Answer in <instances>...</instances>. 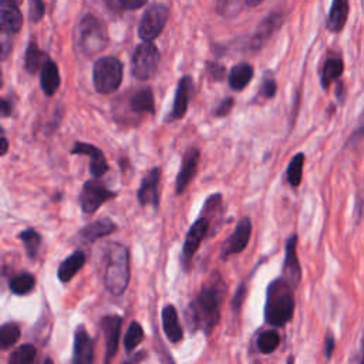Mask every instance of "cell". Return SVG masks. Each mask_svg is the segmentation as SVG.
Segmentation results:
<instances>
[{
    "label": "cell",
    "instance_id": "cell-1",
    "mask_svg": "<svg viewBox=\"0 0 364 364\" xmlns=\"http://www.w3.org/2000/svg\"><path fill=\"white\" fill-rule=\"evenodd\" d=\"M227 293L225 282L215 273L207 285L202 286L198 296L191 302L187 312V321L192 332L202 330L209 334L220 319V305Z\"/></svg>",
    "mask_w": 364,
    "mask_h": 364
},
{
    "label": "cell",
    "instance_id": "cell-2",
    "mask_svg": "<svg viewBox=\"0 0 364 364\" xmlns=\"http://www.w3.org/2000/svg\"><path fill=\"white\" fill-rule=\"evenodd\" d=\"M98 265L106 289L121 296L130 282V255L124 245L117 242H106L98 248Z\"/></svg>",
    "mask_w": 364,
    "mask_h": 364
},
{
    "label": "cell",
    "instance_id": "cell-3",
    "mask_svg": "<svg viewBox=\"0 0 364 364\" xmlns=\"http://www.w3.org/2000/svg\"><path fill=\"white\" fill-rule=\"evenodd\" d=\"M295 288L285 277L271 282L266 292L265 319L268 325L283 328L293 319L295 315Z\"/></svg>",
    "mask_w": 364,
    "mask_h": 364
},
{
    "label": "cell",
    "instance_id": "cell-4",
    "mask_svg": "<svg viewBox=\"0 0 364 364\" xmlns=\"http://www.w3.org/2000/svg\"><path fill=\"white\" fill-rule=\"evenodd\" d=\"M109 43L106 27L94 16H84L76 30V46L86 57H93L103 52Z\"/></svg>",
    "mask_w": 364,
    "mask_h": 364
},
{
    "label": "cell",
    "instance_id": "cell-5",
    "mask_svg": "<svg viewBox=\"0 0 364 364\" xmlns=\"http://www.w3.org/2000/svg\"><path fill=\"white\" fill-rule=\"evenodd\" d=\"M93 83L100 94H111L123 83V63L115 57H101L93 69Z\"/></svg>",
    "mask_w": 364,
    "mask_h": 364
},
{
    "label": "cell",
    "instance_id": "cell-6",
    "mask_svg": "<svg viewBox=\"0 0 364 364\" xmlns=\"http://www.w3.org/2000/svg\"><path fill=\"white\" fill-rule=\"evenodd\" d=\"M158 66L159 52L154 43L144 42L135 49L131 62V73L137 80L139 82L151 80L157 74Z\"/></svg>",
    "mask_w": 364,
    "mask_h": 364
},
{
    "label": "cell",
    "instance_id": "cell-7",
    "mask_svg": "<svg viewBox=\"0 0 364 364\" xmlns=\"http://www.w3.org/2000/svg\"><path fill=\"white\" fill-rule=\"evenodd\" d=\"M117 194L110 191L103 182L97 179H90L83 185L82 194H80V207L84 214H94L100 207L106 204L107 201L115 198Z\"/></svg>",
    "mask_w": 364,
    "mask_h": 364
},
{
    "label": "cell",
    "instance_id": "cell-8",
    "mask_svg": "<svg viewBox=\"0 0 364 364\" xmlns=\"http://www.w3.org/2000/svg\"><path fill=\"white\" fill-rule=\"evenodd\" d=\"M168 9L164 5H152L146 10L141 17L138 26V34L144 42H151L158 34L163 32L167 20H168Z\"/></svg>",
    "mask_w": 364,
    "mask_h": 364
},
{
    "label": "cell",
    "instance_id": "cell-9",
    "mask_svg": "<svg viewBox=\"0 0 364 364\" xmlns=\"http://www.w3.org/2000/svg\"><path fill=\"white\" fill-rule=\"evenodd\" d=\"M209 218L205 216V215H201V218H198L188 235H187V239L184 242V248H182V265H184L185 269L190 268L191 265V262L196 253V251L199 249L201 244H202V240L205 239L207 234H208V229H209Z\"/></svg>",
    "mask_w": 364,
    "mask_h": 364
},
{
    "label": "cell",
    "instance_id": "cell-10",
    "mask_svg": "<svg viewBox=\"0 0 364 364\" xmlns=\"http://www.w3.org/2000/svg\"><path fill=\"white\" fill-rule=\"evenodd\" d=\"M252 234V220L251 218L245 216L239 220V224L236 225L234 234L224 242L220 249V258L228 259L232 255L240 253L242 251H245V248L249 244Z\"/></svg>",
    "mask_w": 364,
    "mask_h": 364
},
{
    "label": "cell",
    "instance_id": "cell-11",
    "mask_svg": "<svg viewBox=\"0 0 364 364\" xmlns=\"http://www.w3.org/2000/svg\"><path fill=\"white\" fill-rule=\"evenodd\" d=\"M194 93V82L190 76L182 77L178 83L177 87V93H175V98H174V106L171 113L167 115L166 121L167 123H172V121L181 120L182 117L185 115L187 110H188V104H190V100L192 97Z\"/></svg>",
    "mask_w": 364,
    "mask_h": 364
},
{
    "label": "cell",
    "instance_id": "cell-12",
    "mask_svg": "<svg viewBox=\"0 0 364 364\" xmlns=\"http://www.w3.org/2000/svg\"><path fill=\"white\" fill-rule=\"evenodd\" d=\"M159 179H161V170L158 167L152 168L141 182V185L137 191V196L139 204L146 207V205H151L155 209L159 205V191H158V185H159Z\"/></svg>",
    "mask_w": 364,
    "mask_h": 364
},
{
    "label": "cell",
    "instance_id": "cell-13",
    "mask_svg": "<svg viewBox=\"0 0 364 364\" xmlns=\"http://www.w3.org/2000/svg\"><path fill=\"white\" fill-rule=\"evenodd\" d=\"M286 256L283 264V277L296 289L302 280V268L297 258V235H292L286 242Z\"/></svg>",
    "mask_w": 364,
    "mask_h": 364
},
{
    "label": "cell",
    "instance_id": "cell-14",
    "mask_svg": "<svg viewBox=\"0 0 364 364\" xmlns=\"http://www.w3.org/2000/svg\"><path fill=\"white\" fill-rule=\"evenodd\" d=\"M71 154L76 155H89L91 158L90 161V172L94 178L103 177L109 171V164L104 152L95 146L87 144V143H76Z\"/></svg>",
    "mask_w": 364,
    "mask_h": 364
},
{
    "label": "cell",
    "instance_id": "cell-15",
    "mask_svg": "<svg viewBox=\"0 0 364 364\" xmlns=\"http://www.w3.org/2000/svg\"><path fill=\"white\" fill-rule=\"evenodd\" d=\"M121 326H123V317L117 315L106 316L101 320V328H103L106 337V363H109L118 350Z\"/></svg>",
    "mask_w": 364,
    "mask_h": 364
},
{
    "label": "cell",
    "instance_id": "cell-16",
    "mask_svg": "<svg viewBox=\"0 0 364 364\" xmlns=\"http://www.w3.org/2000/svg\"><path fill=\"white\" fill-rule=\"evenodd\" d=\"M199 150L198 148H190L185 155L184 159H182V166H181V171L177 177V194L181 195L187 190V187L191 184L192 178L196 174V168H198V163H199Z\"/></svg>",
    "mask_w": 364,
    "mask_h": 364
},
{
    "label": "cell",
    "instance_id": "cell-17",
    "mask_svg": "<svg viewBox=\"0 0 364 364\" xmlns=\"http://www.w3.org/2000/svg\"><path fill=\"white\" fill-rule=\"evenodd\" d=\"M94 361V343L84 326H78L74 334L73 363L90 364Z\"/></svg>",
    "mask_w": 364,
    "mask_h": 364
},
{
    "label": "cell",
    "instance_id": "cell-18",
    "mask_svg": "<svg viewBox=\"0 0 364 364\" xmlns=\"http://www.w3.org/2000/svg\"><path fill=\"white\" fill-rule=\"evenodd\" d=\"M0 20H2V30L6 34H14L23 26V16L13 0L0 2Z\"/></svg>",
    "mask_w": 364,
    "mask_h": 364
},
{
    "label": "cell",
    "instance_id": "cell-19",
    "mask_svg": "<svg viewBox=\"0 0 364 364\" xmlns=\"http://www.w3.org/2000/svg\"><path fill=\"white\" fill-rule=\"evenodd\" d=\"M343 73H345V62H343V58L339 56L328 57L320 71L321 89L329 90L333 83L339 82Z\"/></svg>",
    "mask_w": 364,
    "mask_h": 364
},
{
    "label": "cell",
    "instance_id": "cell-20",
    "mask_svg": "<svg viewBox=\"0 0 364 364\" xmlns=\"http://www.w3.org/2000/svg\"><path fill=\"white\" fill-rule=\"evenodd\" d=\"M117 229V225L110 218H103L91 222L87 227H84L82 231H80L78 236L84 242H95L101 238H106L111 235Z\"/></svg>",
    "mask_w": 364,
    "mask_h": 364
},
{
    "label": "cell",
    "instance_id": "cell-21",
    "mask_svg": "<svg viewBox=\"0 0 364 364\" xmlns=\"http://www.w3.org/2000/svg\"><path fill=\"white\" fill-rule=\"evenodd\" d=\"M283 23V16L279 14V13H272L269 14L264 22H262L252 38V46L253 49H259L262 47V45H264L265 42H268V40L280 29Z\"/></svg>",
    "mask_w": 364,
    "mask_h": 364
},
{
    "label": "cell",
    "instance_id": "cell-22",
    "mask_svg": "<svg viewBox=\"0 0 364 364\" xmlns=\"http://www.w3.org/2000/svg\"><path fill=\"white\" fill-rule=\"evenodd\" d=\"M349 0H333L328 19V29L332 33H339L345 29L349 19Z\"/></svg>",
    "mask_w": 364,
    "mask_h": 364
},
{
    "label": "cell",
    "instance_id": "cell-23",
    "mask_svg": "<svg viewBox=\"0 0 364 364\" xmlns=\"http://www.w3.org/2000/svg\"><path fill=\"white\" fill-rule=\"evenodd\" d=\"M161 316H163V328H164V333L167 339L171 343L181 341L182 337H184V330H182V326L179 323L177 309L172 305H167L163 309Z\"/></svg>",
    "mask_w": 364,
    "mask_h": 364
},
{
    "label": "cell",
    "instance_id": "cell-24",
    "mask_svg": "<svg viewBox=\"0 0 364 364\" xmlns=\"http://www.w3.org/2000/svg\"><path fill=\"white\" fill-rule=\"evenodd\" d=\"M84 264H86V255L82 251H76L73 255L66 258L62 264H60L57 269L58 280L62 283L70 282L77 275V272L84 266Z\"/></svg>",
    "mask_w": 364,
    "mask_h": 364
},
{
    "label": "cell",
    "instance_id": "cell-25",
    "mask_svg": "<svg viewBox=\"0 0 364 364\" xmlns=\"http://www.w3.org/2000/svg\"><path fill=\"white\" fill-rule=\"evenodd\" d=\"M128 107L134 114H154L155 104H154V94L151 89H141L135 91L130 100Z\"/></svg>",
    "mask_w": 364,
    "mask_h": 364
},
{
    "label": "cell",
    "instance_id": "cell-26",
    "mask_svg": "<svg viewBox=\"0 0 364 364\" xmlns=\"http://www.w3.org/2000/svg\"><path fill=\"white\" fill-rule=\"evenodd\" d=\"M40 84H42V90L47 97H52L56 94V91L60 87V73L54 62L49 58L46 65L42 69V76H40Z\"/></svg>",
    "mask_w": 364,
    "mask_h": 364
},
{
    "label": "cell",
    "instance_id": "cell-27",
    "mask_svg": "<svg viewBox=\"0 0 364 364\" xmlns=\"http://www.w3.org/2000/svg\"><path fill=\"white\" fill-rule=\"evenodd\" d=\"M253 78V67L248 63H239L234 66L229 71V86L232 90H244Z\"/></svg>",
    "mask_w": 364,
    "mask_h": 364
},
{
    "label": "cell",
    "instance_id": "cell-28",
    "mask_svg": "<svg viewBox=\"0 0 364 364\" xmlns=\"http://www.w3.org/2000/svg\"><path fill=\"white\" fill-rule=\"evenodd\" d=\"M47 60H49L47 56L38 49V46L34 42L29 45L25 57V67L30 74H36L38 70H42Z\"/></svg>",
    "mask_w": 364,
    "mask_h": 364
},
{
    "label": "cell",
    "instance_id": "cell-29",
    "mask_svg": "<svg viewBox=\"0 0 364 364\" xmlns=\"http://www.w3.org/2000/svg\"><path fill=\"white\" fill-rule=\"evenodd\" d=\"M34 286H36V279L32 273H27V272H23L12 277L9 282L10 292L17 296L29 295L34 289Z\"/></svg>",
    "mask_w": 364,
    "mask_h": 364
},
{
    "label": "cell",
    "instance_id": "cell-30",
    "mask_svg": "<svg viewBox=\"0 0 364 364\" xmlns=\"http://www.w3.org/2000/svg\"><path fill=\"white\" fill-rule=\"evenodd\" d=\"M303 166H305V154L299 152L296 154L291 164L288 166V171H286V179L292 187H299L302 178H303Z\"/></svg>",
    "mask_w": 364,
    "mask_h": 364
},
{
    "label": "cell",
    "instance_id": "cell-31",
    "mask_svg": "<svg viewBox=\"0 0 364 364\" xmlns=\"http://www.w3.org/2000/svg\"><path fill=\"white\" fill-rule=\"evenodd\" d=\"M280 345V336L276 330H268L260 333L258 337L256 346L262 354H271L273 353Z\"/></svg>",
    "mask_w": 364,
    "mask_h": 364
},
{
    "label": "cell",
    "instance_id": "cell-32",
    "mask_svg": "<svg viewBox=\"0 0 364 364\" xmlns=\"http://www.w3.org/2000/svg\"><path fill=\"white\" fill-rule=\"evenodd\" d=\"M19 238L22 239L29 258L34 259L37 256V252H38L40 245H42V235H40L37 231H34V229L30 228V229H26L23 232H20Z\"/></svg>",
    "mask_w": 364,
    "mask_h": 364
},
{
    "label": "cell",
    "instance_id": "cell-33",
    "mask_svg": "<svg viewBox=\"0 0 364 364\" xmlns=\"http://www.w3.org/2000/svg\"><path fill=\"white\" fill-rule=\"evenodd\" d=\"M20 339V328L16 323H6L2 328H0V346L2 349H9L12 348L14 343Z\"/></svg>",
    "mask_w": 364,
    "mask_h": 364
},
{
    "label": "cell",
    "instance_id": "cell-34",
    "mask_svg": "<svg viewBox=\"0 0 364 364\" xmlns=\"http://www.w3.org/2000/svg\"><path fill=\"white\" fill-rule=\"evenodd\" d=\"M144 340V330L143 326L139 325L138 321H133L127 333H126V339H124V348L126 350L130 353L134 349H137V346L139 345L141 341Z\"/></svg>",
    "mask_w": 364,
    "mask_h": 364
},
{
    "label": "cell",
    "instance_id": "cell-35",
    "mask_svg": "<svg viewBox=\"0 0 364 364\" xmlns=\"http://www.w3.org/2000/svg\"><path fill=\"white\" fill-rule=\"evenodd\" d=\"M36 356H37V350L33 345H23L10 354L9 363L10 364H30L36 360Z\"/></svg>",
    "mask_w": 364,
    "mask_h": 364
},
{
    "label": "cell",
    "instance_id": "cell-36",
    "mask_svg": "<svg viewBox=\"0 0 364 364\" xmlns=\"http://www.w3.org/2000/svg\"><path fill=\"white\" fill-rule=\"evenodd\" d=\"M240 0H218L216 9L222 17L234 19L240 13Z\"/></svg>",
    "mask_w": 364,
    "mask_h": 364
},
{
    "label": "cell",
    "instance_id": "cell-37",
    "mask_svg": "<svg viewBox=\"0 0 364 364\" xmlns=\"http://www.w3.org/2000/svg\"><path fill=\"white\" fill-rule=\"evenodd\" d=\"M46 6L43 0H29V16L32 22H38L45 16Z\"/></svg>",
    "mask_w": 364,
    "mask_h": 364
},
{
    "label": "cell",
    "instance_id": "cell-38",
    "mask_svg": "<svg viewBox=\"0 0 364 364\" xmlns=\"http://www.w3.org/2000/svg\"><path fill=\"white\" fill-rule=\"evenodd\" d=\"M276 90H277L276 80L273 77H266L260 86V95L266 100H271L276 95Z\"/></svg>",
    "mask_w": 364,
    "mask_h": 364
},
{
    "label": "cell",
    "instance_id": "cell-39",
    "mask_svg": "<svg viewBox=\"0 0 364 364\" xmlns=\"http://www.w3.org/2000/svg\"><path fill=\"white\" fill-rule=\"evenodd\" d=\"M234 103H235V100H234L232 97L225 98V100L222 101V103L216 107V110H215V115H216V117H225V115H228V114L231 113L232 107H234Z\"/></svg>",
    "mask_w": 364,
    "mask_h": 364
},
{
    "label": "cell",
    "instance_id": "cell-40",
    "mask_svg": "<svg viewBox=\"0 0 364 364\" xmlns=\"http://www.w3.org/2000/svg\"><path fill=\"white\" fill-rule=\"evenodd\" d=\"M360 138H364V110L361 111V114H360V117H359L357 126H356L354 131H353L352 135H350L349 143H354V141H357V139H360Z\"/></svg>",
    "mask_w": 364,
    "mask_h": 364
},
{
    "label": "cell",
    "instance_id": "cell-41",
    "mask_svg": "<svg viewBox=\"0 0 364 364\" xmlns=\"http://www.w3.org/2000/svg\"><path fill=\"white\" fill-rule=\"evenodd\" d=\"M208 74L214 78V80H222L225 77V67L220 66V65H215V63H208Z\"/></svg>",
    "mask_w": 364,
    "mask_h": 364
},
{
    "label": "cell",
    "instance_id": "cell-42",
    "mask_svg": "<svg viewBox=\"0 0 364 364\" xmlns=\"http://www.w3.org/2000/svg\"><path fill=\"white\" fill-rule=\"evenodd\" d=\"M334 349H336V339H334V336L329 332V333L326 334V337H325V356H326L328 360L332 359Z\"/></svg>",
    "mask_w": 364,
    "mask_h": 364
},
{
    "label": "cell",
    "instance_id": "cell-43",
    "mask_svg": "<svg viewBox=\"0 0 364 364\" xmlns=\"http://www.w3.org/2000/svg\"><path fill=\"white\" fill-rule=\"evenodd\" d=\"M148 0H118V3L121 5V8L128 9V10H135L143 8Z\"/></svg>",
    "mask_w": 364,
    "mask_h": 364
},
{
    "label": "cell",
    "instance_id": "cell-44",
    "mask_svg": "<svg viewBox=\"0 0 364 364\" xmlns=\"http://www.w3.org/2000/svg\"><path fill=\"white\" fill-rule=\"evenodd\" d=\"M13 110V104L8 100H2V114L3 117H9L12 114Z\"/></svg>",
    "mask_w": 364,
    "mask_h": 364
},
{
    "label": "cell",
    "instance_id": "cell-45",
    "mask_svg": "<svg viewBox=\"0 0 364 364\" xmlns=\"http://www.w3.org/2000/svg\"><path fill=\"white\" fill-rule=\"evenodd\" d=\"M9 150V143H8V138L2 137V155H6Z\"/></svg>",
    "mask_w": 364,
    "mask_h": 364
},
{
    "label": "cell",
    "instance_id": "cell-46",
    "mask_svg": "<svg viewBox=\"0 0 364 364\" xmlns=\"http://www.w3.org/2000/svg\"><path fill=\"white\" fill-rule=\"evenodd\" d=\"M360 352H361V353H360L361 356L359 357V360H357V361L364 364V336H363V339H361V349H360Z\"/></svg>",
    "mask_w": 364,
    "mask_h": 364
},
{
    "label": "cell",
    "instance_id": "cell-47",
    "mask_svg": "<svg viewBox=\"0 0 364 364\" xmlns=\"http://www.w3.org/2000/svg\"><path fill=\"white\" fill-rule=\"evenodd\" d=\"M245 2H247V5H248V6H251V8H255V6H258L259 3L264 2V0H245Z\"/></svg>",
    "mask_w": 364,
    "mask_h": 364
},
{
    "label": "cell",
    "instance_id": "cell-48",
    "mask_svg": "<svg viewBox=\"0 0 364 364\" xmlns=\"http://www.w3.org/2000/svg\"><path fill=\"white\" fill-rule=\"evenodd\" d=\"M13 2H16V3H20V2H23V0H13Z\"/></svg>",
    "mask_w": 364,
    "mask_h": 364
}]
</instances>
